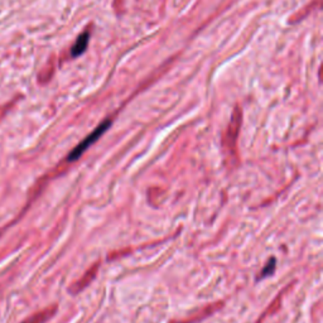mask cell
Returning a JSON list of instances; mask_svg holds the SVG:
<instances>
[{"mask_svg": "<svg viewBox=\"0 0 323 323\" xmlns=\"http://www.w3.org/2000/svg\"><path fill=\"white\" fill-rule=\"evenodd\" d=\"M110 124H111V122H110V120H106V121H104V122H102V124H100V125H99L98 128L95 129L94 132L91 133V134L88 135L87 138L84 139V140H82L81 143H80V144L77 145V147H76L75 149H73V151L71 152V153H69L68 160L73 162V160L79 159V158L81 157V154L84 153V152H85L86 149H87V148L90 147V145L94 144L95 141L98 140V139L100 138L101 135H102L105 132H106L107 128H109V126H110Z\"/></svg>", "mask_w": 323, "mask_h": 323, "instance_id": "cell-1", "label": "cell"}, {"mask_svg": "<svg viewBox=\"0 0 323 323\" xmlns=\"http://www.w3.org/2000/svg\"><path fill=\"white\" fill-rule=\"evenodd\" d=\"M88 37H90L88 32H85V33H82V34L77 38V41L75 42L73 47L71 48V54H72L73 57L80 56V54H82L85 52V50L87 48L88 44Z\"/></svg>", "mask_w": 323, "mask_h": 323, "instance_id": "cell-2", "label": "cell"}, {"mask_svg": "<svg viewBox=\"0 0 323 323\" xmlns=\"http://www.w3.org/2000/svg\"><path fill=\"white\" fill-rule=\"evenodd\" d=\"M56 312V308L51 307L47 309H43V311L38 312V313L33 314L28 320H25L23 323H44L48 318H51L53 316V313Z\"/></svg>", "mask_w": 323, "mask_h": 323, "instance_id": "cell-3", "label": "cell"}, {"mask_svg": "<svg viewBox=\"0 0 323 323\" xmlns=\"http://www.w3.org/2000/svg\"><path fill=\"white\" fill-rule=\"evenodd\" d=\"M274 265H275V260L274 259H272V260L269 261V264L267 265V269L264 270L263 273H261L260 276H267L269 275V274H272L274 272Z\"/></svg>", "mask_w": 323, "mask_h": 323, "instance_id": "cell-4", "label": "cell"}]
</instances>
